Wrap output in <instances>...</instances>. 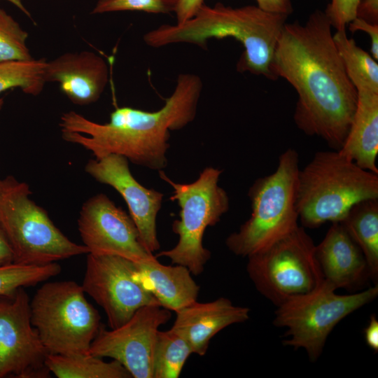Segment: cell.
Masks as SVG:
<instances>
[{
  "label": "cell",
  "instance_id": "7",
  "mask_svg": "<svg viewBox=\"0 0 378 378\" xmlns=\"http://www.w3.org/2000/svg\"><path fill=\"white\" fill-rule=\"evenodd\" d=\"M222 171L213 167H205L192 183H176L162 171L160 178L174 190L172 201L180 207V219L172 223V231L178 237L171 249L159 252L157 257H167L172 263L186 267L192 274L200 275L211 252L204 247L203 236L207 227L217 224L229 210L230 199L218 185Z\"/></svg>",
  "mask_w": 378,
  "mask_h": 378
},
{
  "label": "cell",
  "instance_id": "31",
  "mask_svg": "<svg viewBox=\"0 0 378 378\" xmlns=\"http://www.w3.org/2000/svg\"><path fill=\"white\" fill-rule=\"evenodd\" d=\"M204 4V0H178L174 12L176 23L183 22L192 18Z\"/></svg>",
  "mask_w": 378,
  "mask_h": 378
},
{
  "label": "cell",
  "instance_id": "24",
  "mask_svg": "<svg viewBox=\"0 0 378 378\" xmlns=\"http://www.w3.org/2000/svg\"><path fill=\"white\" fill-rule=\"evenodd\" d=\"M192 351L187 341L170 328L158 332L153 354V378H177Z\"/></svg>",
  "mask_w": 378,
  "mask_h": 378
},
{
  "label": "cell",
  "instance_id": "15",
  "mask_svg": "<svg viewBox=\"0 0 378 378\" xmlns=\"http://www.w3.org/2000/svg\"><path fill=\"white\" fill-rule=\"evenodd\" d=\"M85 169L97 181L118 192L128 206L142 245L150 253L159 250L156 220L164 195L141 185L130 170L129 160L122 155L111 154L90 160Z\"/></svg>",
  "mask_w": 378,
  "mask_h": 378
},
{
  "label": "cell",
  "instance_id": "21",
  "mask_svg": "<svg viewBox=\"0 0 378 378\" xmlns=\"http://www.w3.org/2000/svg\"><path fill=\"white\" fill-rule=\"evenodd\" d=\"M360 248L368 262L371 279L378 276V199L353 205L340 222Z\"/></svg>",
  "mask_w": 378,
  "mask_h": 378
},
{
  "label": "cell",
  "instance_id": "6",
  "mask_svg": "<svg viewBox=\"0 0 378 378\" xmlns=\"http://www.w3.org/2000/svg\"><path fill=\"white\" fill-rule=\"evenodd\" d=\"M29 186L13 176L0 179V227L13 262L43 265L88 253L57 228L47 212L29 198Z\"/></svg>",
  "mask_w": 378,
  "mask_h": 378
},
{
  "label": "cell",
  "instance_id": "25",
  "mask_svg": "<svg viewBox=\"0 0 378 378\" xmlns=\"http://www.w3.org/2000/svg\"><path fill=\"white\" fill-rule=\"evenodd\" d=\"M44 58L0 62V93L20 88L25 94L38 95L46 83Z\"/></svg>",
  "mask_w": 378,
  "mask_h": 378
},
{
  "label": "cell",
  "instance_id": "14",
  "mask_svg": "<svg viewBox=\"0 0 378 378\" xmlns=\"http://www.w3.org/2000/svg\"><path fill=\"white\" fill-rule=\"evenodd\" d=\"M78 227L90 253L117 255L135 263L154 256L142 245L131 216L105 194H97L83 203Z\"/></svg>",
  "mask_w": 378,
  "mask_h": 378
},
{
  "label": "cell",
  "instance_id": "28",
  "mask_svg": "<svg viewBox=\"0 0 378 378\" xmlns=\"http://www.w3.org/2000/svg\"><path fill=\"white\" fill-rule=\"evenodd\" d=\"M178 0H97L92 14L141 11L150 14L174 13Z\"/></svg>",
  "mask_w": 378,
  "mask_h": 378
},
{
  "label": "cell",
  "instance_id": "16",
  "mask_svg": "<svg viewBox=\"0 0 378 378\" xmlns=\"http://www.w3.org/2000/svg\"><path fill=\"white\" fill-rule=\"evenodd\" d=\"M44 80L59 83L74 104L88 105L104 92L108 82V67L103 57L92 51L66 52L47 61Z\"/></svg>",
  "mask_w": 378,
  "mask_h": 378
},
{
  "label": "cell",
  "instance_id": "32",
  "mask_svg": "<svg viewBox=\"0 0 378 378\" xmlns=\"http://www.w3.org/2000/svg\"><path fill=\"white\" fill-rule=\"evenodd\" d=\"M257 6L267 13L288 16L293 11L292 0H255Z\"/></svg>",
  "mask_w": 378,
  "mask_h": 378
},
{
  "label": "cell",
  "instance_id": "33",
  "mask_svg": "<svg viewBox=\"0 0 378 378\" xmlns=\"http://www.w3.org/2000/svg\"><path fill=\"white\" fill-rule=\"evenodd\" d=\"M357 17L370 23L378 24V0H362L358 8Z\"/></svg>",
  "mask_w": 378,
  "mask_h": 378
},
{
  "label": "cell",
  "instance_id": "13",
  "mask_svg": "<svg viewBox=\"0 0 378 378\" xmlns=\"http://www.w3.org/2000/svg\"><path fill=\"white\" fill-rule=\"evenodd\" d=\"M171 318L169 310L158 304L139 308L121 326L101 327L88 353L119 362L134 378H153V354L159 328Z\"/></svg>",
  "mask_w": 378,
  "mask_h": 378
},
{
  "label": "cell",
  "instance_id": "20",
  "mask_svg": "<svg viewBox=\"0 0 378 378\" xmlns=\"http://www.w3.org/2000/svg\"><path fill=\"white\" fill-rule=\"evenodd\" d=\"M135 264L146 286L162 307L176 312L197 301L200 286L186 267L164 265L155 255Z\"/></svg>",
  "mask_w": 378,
  "mask_h": 378
},
{
  "label": "cell",
  "instance_id": "10",
  "mask_svg": "<svg viewBox=\"0 0 378 378\" xmlns=\"http://www.w3.org/2000/svg\"><path fill=\"white\" fill-rule=\"evenodd\" d=\"M315 244L304 227L247 257V274L256 290L276 307L307 293L323 280Z\"/></svg>",
  "mask_w": 378,
  "mask_h": 378
},
{
  "label": "cell",
  "instance_id": "12",
  "mask_svg": "<svg viewBox=\"0 0 378 378\" xmlns=\"http://www.w3.org/2000/svg\"><path fill=\"white\" fill-rule=\"evenodd\" d=\"M30 300L20 287L0 295V378H47L48 354L30 316Z\"/></svg>",
  "mask_w": 378,
  "mask_h": 378
},
{
  "label": "cell",
  "instance_id": "19",
  "mask_svg": "<svg viewBox=\"0 0 378 378\" xmlns=\"http://www.w3.org/2000/svg\"><path fill=\"white\" fill-rule=\"evenodd\" d=\"M339 151L360 167L378 174V92L357 91L352 122Z\"/></svg>",
  "mask_w": 378,
  "mask_h": 378
},
{
  "label": "cell",
  "instance_id": "37",
  "mask_svg": "<svg viewBox=\"0 0 378 378\" xmlns=\"http://www.w3.org/2000/svg\"><path fill=\"white\" fill-rule=\"evenodd\" d=\"M4 105V99L0 98V111Z\"/></svg>",
  "mask_w": 378,
  "mask_h": 378
},
{
  "label": "cell",
  "instance_id": "2",
  "mask_svg": "<svg viewBox=\"0 0 378 378\" xmlns=\"http://www.w3.org/2000/svg\"><path fill=\"white\" fill-rule=\"evenodd\" d=\"M202 89L198 75L181 74L173 92L157 111L118 107L104 124L74 111L64 113L59 122L62 137L91 151L97 159L116 154L161 171L167 164L170 131L181 130L194 120Z\"/></svg>",
  "mask_w": 378,
  "mask_h": 378
},
{
  "label": "cell",
  "instance_id": "23",
  "mask_svg": "<svg viewBox=\"0 0 378 378\" xmlns=\"http://www.w3.org/2000/svg\"><path fill=\"white\" fill-rule=\"evenodd\" d=\"M334 42L344 68L356 90L378 92V63L371 55L347 37L346 29L336 31Z\"/></svg>",
  "mask_w": 378,
  "mask_h": 378
},
{
  "label": "cell",
  "instance_id": "30",
  "mask_svg": "<svg viewBox=\"0 0 378 378\" xmlns=\"http://www.w3.org/2000/svg\"><path fill=\"white\" fill-rule=\"evenodd\" d=\"M348 25L349 30L354 33L356 31H363L368 34L370 38V52L372 57L378 59V24L370 23L365 20L356 18Z\"/></svg>",
  "mask_w": 378,
  "mask_h": 378
},
{
  "label": "cell",
  "instance_id": "1",
  "mask_svg": "<svg viewBox=\"0 0 378 378\" xmlns=\"http://www.w3.org/2000/svg\"><path fill=\"white\" fill-rule=\"evenodd\" d=\"M324 11L316 9L304 24L286 23L273 55L276 78L286 79L298 94L293 119L309 136L339 150L349 132L357 90L344 68Z\"/></svg>",
  "mask_w": 378,
  "mask_h": 378
},
{
  "label": "cell",
  "instance_id": "11",
  "mask_svg": "<svg viewBox=\"0 0 378 378\" xmlns=\"http://www.w3.org/2000/svg\"><path fill=\"white\" fill-rule=\"evenodd\" d=\"M81 286L104 309L111 329L125 323L141 307L160 305L135 262L117 255L88 253Z\"/></svg>",
  "mask_w": 378,
  "mask_h": 378
},
{
  "label": "cell",
  "instance_id": "5",
  "mask_svg": "<svg viewBox=\"0 0 378 378\" xmlns=\"http://www.w3.org/2000/svg\"><path fill=\"white\" fill-rule=\"evenodd\" d=\"M299 155L288 148L279 157L270 175L257 178L248 196L251 213L239 229L225 239L234 255L248 257L286 235L298 226L296 189Z\"/></svg>",
  "mask_w": 378,
  "mask_h": 378
},
{
  "label": "cell",
  "instance_id": "18",
  "mask_svg": "<svg viewBox=\"0 0 378 378\" xmlns=\"http://www.w3.org/2000/svg\"><path fill=\"white\" fill-rule=\"evenodd\" d=\"M249 312L248 307L234 305L224 297L208 302L195 301L175 312L171 328L187 341L192 354L204 356L215 335L229 326L247 321Z\"/></svg>",
  "mask_w": 378,
  "mask_h": 378
},
{
  "label": "cell",
  "instance_id": "9",
  "mask_svg": "<svg viewBox=\"0 0 378 378\" xmlns=\"http://www.w3.org/2000/svg\"><path fill=\"white\" fill-rule=\"evenodd\" d=\"M335 290L323 280L312 291L276 307L273 324L286 328L285 336L288 338L283 341L284 344L304 349L312 362L320 357L328 337L338 323L378 295L377 284L348 295Z\"/></svg>",
  "mask_w": 378,
  "mask_h": 378
},
{
  "label": "cell",
  "instance_id": "36",
  "mask_svg": "<svg viewBox=\"0 0 378 378\" xmlns=\"http://www.w3.org/2000/svg\"><path fill=\"white\" fill-rule=\"evenodd\" d=\"M10 2L11 4H14L15 6H17L18 8H20L22 11L25 13L27 15H29V12L27 10L25 7L23 6L21 0H6Z\"/></svg>",
  "mask_w": 378,
  "mask_h": 378
},
{
  "label": "cell",
  "instance_id": "35",
  "mask_svg": "<svg viewBox=\"0 0 378 378\" xmlns=\"http://www.w3.org/2000/svg\"><path fill=\"white\" fill-rule=\"evenodd\" d=\"M13 262V256L8 241L0 227V266Z\"/></svg>",
  "mask_w": 378,
  "mask_h": 378
},
{
  "label": "cell",
  "instance_id": "26",
  "mask_svg": "<svg viewBox=\"0 0 378 378\" xmlns=\"http://www.w3.org/2000/svg\"><path fill=\"white\" fill-rule=\"evenodd\" d=\"M61 272L56 262L43 265L16 263L0 266V295L13 293L20 287L36 285L49 279Z\"/></svg>",
  "mask_w": 378,
  "mask_h": 378
},
{
  "label": "cell",
  "instance_id": "22",
  "mask_svg": "<svg viewBox=\"0 0 378 378\" xmlns=\"http://www.w3.org/2000/svg\"><path fill=\"white\" fill-rule=\"evenodd\" d=\"M46 365L57 378H130L129 372L117 360L105 362L88 354H48Z\"/></svg>",
  "mask_w": 378,
  "mask_h": 378
},
{
  "label": "cell",
  "instance_id": "8",
  "mask_svg": "<svg viewBox=\"0 0 378 378\" xmlns=\"http://www.w3.org/2000/svg\"><path fill=\"white\" fill-rule=\"evenodd\" d=\"M29 306L31 324L48 354H88L101 317L81 285L70 280L46 283Z\"/></svg>",
  "mask_w": 378,
  "mask_h": 378
},
{
  "label": "cell",
  "instance_id": "34",
  "mask_svg": "<svg viewBox=\"0 0 378 378\" xmlns=\"http://www.w3.org/2000/svg\"><path fill=\"white\" fill-rule=\"evenodd\" d=\"M365 340L368 346L374 351H378V320L374 314L370 316L368 326L364 330Z\"/></svg>",
  "mask_w": 378,
  "mask_h": 378
},
{
  "label": "cell",
  "instance_id": "3",
  "mask_svg": "<svg viewBox=\"0 0 378 378\" xmlns=\"http://www.w3.org/2000/svg\"><path fill=\"white\" fill-rule=\"evenodd\" d=\"M287 18L265 12L254 5L232 7L221 2L212 6L204 4L190 19L161 24L147 31L143 39L155 48L183 43L206 50L209 39L232 37L244 48L237 64L238 71L275 80L272 58Z\"/></svg>",
  "mask_w": 378,
  "mask_h": 378
},
{
  "label": "cell",
  "instance_id": "27",
  "mask_svg": "<svg viewBox=\"0 0 378 378\" xmlns=\"http://www.w3.org/2000/svg\"><path fill=\"white\" fill-rule=\"evenodd\" d=\"M27 32L6 10L0 8V62L28 60L31 57Z\"/></svg>",
  "mask_w": 378,
  "mask_h": 378
},
{
  "label": "cell",
  "instance_id": "29",
  "mask_svg": "<svg viewBox=\"0 0 378 378\" xmlns=\"http://www.w3.org/2000/svg\"><path fill=\"white\" fill-rule=\"evenodd\" d=\"M362 0H331L324 13L332 28L346 29L351 21L357 18V11Z\"/></svg>",
  "mask_w": 378,
  "mask_h": 378
},
{
  "label": "cell",
  "instance_id": "17",
  "mask_svg": "<svg viewBox=\"0 0 378 378\" xmlns=\"http://www.w3.org/2000/svg\"><path fill=\"white\" fill-rule=\"evenodd\" d=\"M315 256L323 280L336 290L358 289L371 279L363 253L340 222L315 246Z\"/></svg>",
  "mask_w": 378,
  "mask_h": 378
},
{
  "label": "cell",
  "instance_id": "4",
  "mask_svg": "<svg viewBox=\"0 0 378 378\" xmlns=\"http://www.w3.org/2000/svg\"><path fill=\"white\" fill-rule=\"evenodd\" d=\"M368 199H378V174L339 150L318 151L299 170L296 208L304 227L340 222L353 205Z\"/></svg>",
  "mask_w": 378,
  "mask_h": 378
}]
</instances>
